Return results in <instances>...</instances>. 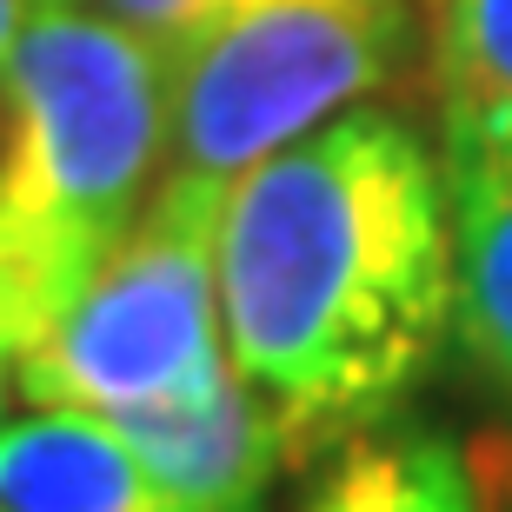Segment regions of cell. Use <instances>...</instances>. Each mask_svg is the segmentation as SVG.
<instances>
[{"label": "cell", "instance_id": "10", "mask_svg": "<svg viewBox=\"0 0 512 512\" xmlns=\"http://www.w3.org/2000/svg\"><path fill=\"white\" fill-rule=\"evenodd\" d=\"M74 286L47 253L0 220V413H7V386H14L20 360L34 353V340L67 313Z\"/></svg>", "mask_w": 512, "mask_h": 512}, {"label": "cell", "instance_id": "4", "mask_svg": "<svg viewBox=\"0 0 512 512\" xmlns=\"http://www.w3.org/2000/svg\"><path fill=\"white\" fill-rule=\"evenodd\" d=\"M413 47L419 0H213L167 47V160L240 180L393 87Z\"/></svg>", "mask_w": 512, "mask_h": 512}, {"label": "cell", "instance_id": "8", "mask_svg": "<svg viewBox=\"0 0 512 512\" xmlns=\"http://www.w3.org/2000/svg\"><path fill=\"white\" fill-rule=\"evenodd\" d=\"M300 512H486V486L453 433L393 413L326 453Z\"/></svg>", "mask_w": 512, "mask_h": 512}, {"label": "cell", "instance_id": "3", "mask_svg": "<svg viewBox=\"0 0 512 512\" xmlns=\"http://www.w3.org/2000/svg\"><path fill=\"white\" fill-rule=\"evenodd\" d=\"M213 173L167 167L147 207L87 273L67 313L34 340L14 386L27 406L127 419L167 413L233 373L220 320V213Z\"/></svg>", "mask_w": 512, "mask_h": 512}, {"label": "cell", "instance_id": "14", "mask_svg": "<svg viewBox=\"0 0 512 512\" xmlns=\"http://www.w3.org/2000/svg\"><path fill=\"white\" fill-rule=\"evenodd\" d=\"M0 512H7V506H0Z\"/></svg>", "mask_w": 512, "mask_h": 512}, {"label": "cell", "instance_id": "9", "mask_svg": "<svg viewBox=\"0 0 512 512\" xmlns=\"http://www.w3.org/2000/svg\"><path fill=\"white\" fill-rule=\"evenodd\" d=\"M439 120H512V0H439Z\"/></svg>", "mask_w": 512, "mask_h": 512}, {"label": "cell", "instance_id": "11", "mask_svg": "<svg viewBox=\"0 0 512 512\" xmlns=\"http://www.w3.org/2000/svg\"><path fill=\"white\" fill-rule=\"evenodd\" d=\"M100 7H107V14H120L133 34H147L153 47H173V40L187 34V27L207 14L213 0H100Z\"/></svg>", "mask_w": 512, "mask_h": 512}, {"label": "cell", "instance_id": "2", "mask_svg": "<svg viewBox=\"0 0 512 512\" xmlns=\"http://www.w3.org/2000/svg\"><path fill=\"white\" fill-rule=\"evenodd\" d=\"M0 220L87 286L167 160V47L100 0H34L7 54Z\"/></svg>", "mask_w": 512, "mask_h": 512}, {"label": "cell", "instance_id": "7", "mask_svg": "<svg viewBox=\"0 0 512 512\" xmlns=\"http://www.w3.org/2000/svg\"><path fill=\"white\" fill-rule=\"evenodd\" d=\"M0 506L7 512H173L147 459L114 419L34 406L0 426Z\"/></svg>", "mask_w": 512, "mask_h": 512}, {"label": "cell", "instance_id": "13", "mask_svg": "<svg viewBox=\"0 0 512 512\" xmlns=\"http://www.w3.org/2000/svg\"><path fill=\"white\" fill-rule=\"evenodd\" d=\"M27 7H34V0H0V74H7V54H14V40H20Z\"/></svg>", "mask_w": 512, "mask_h": 512}, {"label": "cell", "instance_id": "5", "mask_svg": "<svg viewBox=\"0 0 512 512\" xmlns=\"http://www.w3.org/2000/svg\"><path fill=\"white\" fill-rule=\"evenodd\" d=\"M453 213V340L512 413V120H439Z\"/></svg>", "mask_w": 512, "mask_h": 512}, {"label": "cell", "instance_id": "6", "mask_svg": "<svg viewBox=\"0 0 512 512\" xmlns=\"http://www.w3.org/2000/svg\"><path fill=\"white\" fill-rule=\"evenodd\" d=\"M114 426L147 459V473L160 479L173 512H266L273 479L286 473L280 426L247 393L240 373H227L213 393L187 399V406L127 413Z\"/></svg>", "mask_w": 512, "mask_h": 512}, {"label": "cell", "instance_id": "12", "mask_svg": "<svg viewBox=\"0 0 512 512\" xmlns=\"http://www.w3.org/2000/svg\"><path fill=\"white\" fill-rule=\"evenodd\" d=\"M479 486H486V512H512V433H493L473 446Z\"/></svg>", "mask_w": 512, "mask_h": 512}, {"label": "cell", "instance_id": "1", "mask_svg": "<svg viewBox=\"0 0 512 512\" xmlns=\"http://www.w3.org/2000/svg\"><path fill=\"white\" fill-rule=\"evenodd\" d=\"M220 320L286 466L393 419L453 333L446 167L393 107L253 160L220 213Z\"/></svg>", "mask_w": 512, "mask_h": 512}]
</instances>
